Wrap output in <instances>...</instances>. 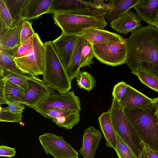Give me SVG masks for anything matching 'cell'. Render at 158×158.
<instances>
[{
    "mask_svg": "<svg viewBox=\"0 0 158 158\" xmlns=\"http://www.w3.org/2000/svg\"><path fill=\"white\" fill-rule=\"evenodd\" d=\"M33 44V36L22 44L18 48L14 56L19 58L26 56L31 49Z\"/></svg>",
    "mask_w": 158,
    "mask_h": 158,
    "instance_id": "836d02e7",
    "label": "cell"
},
{
    "mask_svg": "<svg viewBox=\"0 0 158 158\" xmlns=\"http://www.w3.org/2000/svg\"><path fill=\"white\" fill-rule=\"evenodd\" d=\"M141 19L136 13L129 10L110 22L111 28L117 32L126 35L140 27Z\"/></svg>",
    "mask_w": 158,
    "mask_h": 158,
    "instance_id": "5bb4252c",
    "label": "cell"
},
{
    "mask_svg": "<svg viewBox=\"0 0 158 158\" xmlns=\"http://www.w3.org/2000/svg\"><path fill=\"white\" fill-rule=\"evenodd\" d=\"M84 40L83 37L79 36L70 64L66 70L71 82L80 71L81 52Z\"/></svg>",
    "mask_w": 158,
    "mask_h": 158,
    "instance_id": "cb8c5ba5",
    "label": "cell"
},
{
    "mask_svg": "<svg viewBox=\"0 0 158 158\" xmlns=\"http://www.w3.org/2000/svg\"><path fill=\"white\" fill-rule=\"evenodd\" d=\"M10 29L6 24L0 19V37L6 34Z\"/></svg>",
    "mask_w": 158,
    "mask_h": 158,
    "instance_id": "f35d334b",
    "label": "cell"
},
{
    "mask_svg": "<svg viewBox=\"0 0 158 158\" xmlns=\"http://www.w3.org/2000/svg\"><path fill=\"white\" fill-rule=\"evenodd\" d=\"M140 0H111L109 1L110 7L105 16L110 22L121 15L137 5Z\"/></svg>",
    "mask_w": 158,
    "mask_h": 158,
    "instance_id": "603a6c76",
    "label": "cell"
},
{
    "mask_svg": "<svg viewBox=\"0 0 158 158\" xmlns=\"http://www.w3.org/2000/svg\"><path fill=\"white\" fill-rule=\"evenodd\" d=\"M16 153L15 148L6 145H1L0 146V156L11 158L15 156Z\"/></svg>",
    "mask_w": 158,
    "mask_h": 158,
    "instance_id": "74e56055",
    "label": "cell"
},
{
    "mask_svg": "<svg viewBox=\"0 0 158 158\" xmlns=\"http://www.w3.org/2000/svg\"><path fill=\"white\" fill-rule=\"evenodd\" d=\"M127 85L128 84L124 81L119 82L115 85L112 92L113 98L119 102L125 94Z\"/></svg>",
    "mask_w": 158,
    "mask_h": 158,
    "instance_id": "d590c367",
    "label": "cell"
},
{
    "mask_svg": "<svg viewBox=\"0 0 158 158\" xmlns=\"http://www.w3.org/2000/svg\"><path fill=\"white\" fill-rule=\"evenodd\" d=\"M14 55L0 49V69L24 74L18 69L14 61Z\"/></svg>",
    "mask_w": 158,
    "mask_h": 158,
    "instance_id": "83f0119b",
    "label": "cell"
},
{
    "mask_svg": "<svg viewBox=\"0 0 158 158\" xmlns=\"http://www.w3.org/2000/svg\"><path fill=\"white\" fill-rule=\"evenodd\" d=\"M131 73L138 77L140 81L153 90L158 92V77L151 74L140 71Z\"/></svg>",
    "mask_w": 158,
    "mask_h": 158,
    "instance_id": "f546056e",
    "label": "cell"
},
{
    "mask_svg": "<svg viewBox=\"0 0 158 158\" xmlns=\"http://www.w3.org/2000/svg\"><path fill=\"white\" fill-rule=\"evenodd\" d=\"M53 0H26L22 13L23 20L34 19L47 13Z\"/></svg>",
    "mask_w": 158,
    "mask_h": 158,
    "instance_id": "d6986e66",
    "label": "cell"
},
{
    "mask_svg": "<svg viewBox=\"0 0 158 158\" xmlns=\"http://www.w3.org/2000/svg\"><path fill=\"white\" fill-rule=\"evenodd\" d=\"M25 93L20 87L4 79H0V104L7 102H22Z\"/></svg>",
    "mask_w": 158,
    "mask_h": 158,
    "instance_id": "2e32d148",
    "label": "cell"
},
{
    "mask_svg": "<svg viewBox=\"0 0 158 158\" xmlns=\"http://www.w3.org/2000/svg\"><path fill=\"white\" fill-rule=\"evenodd\" d=\"M39 139L47 154L54 158H78L79 154L63 136L51 133H45L40 135Z\"/></svg>",
    "mask_w": 158,
    "mask_h": 158,
    "instance_id": "9c48e42d",
    "label": "cell"
},
{
    "mask_svg": "<svg viewBox=\"0 0 158 158\" xmlns=\"http://www.w3.org/2000/svg\"><path fill=\"white\" fill-rule=\"evenodd\" d=\"M126 40V63L131 71H143L158 77V28L148 25L141 27Z\"/></svg>",
    "mask_w": 158,
    "mask_h": 158,
    "instance_id": "6da1fadb",
    "label": "cell"
},
{
    "mask_svg": "<svg viewBox=\"0 0 158 158\" xmlns=\"http://www.w3.org/2000/svg\"><path fill=\"white\" fill-rule=\"evenodd\" d=\"M45 118L50 119L59 127L70 130L77 124L80 118V111L60 109H50L37 112Z\"/></svg>",
    "mask_w": 158,
    "mask_h": 158,
    "instance_id": "7c38bea8",
    "label": "cell"
},
{
    "mask_svg": "<svg viewBox=\"0 0 158 158\" xmlns=\"http://www.w3.org/2000/svg\"><path fill=\"white\" fill-rule=\"evenodd\" d=\"M123 110L142 141L158 152V119L153 101Z\"/></svg>",
    "mask_w": 158,
    "mask_h": 158,
    "instance_id": "7a4b0ae2",
    "label": "cell"
},
{
    "mask_svg": "<svg viewBox=\"0 0 158 158\" xmlns=\"http://www.w3.org/2000/svg\"><path fill=\"white\" fill-rule=\"evenodd\" d=\"M98 120L101 131L106 141V145L115 150L117 145L116 132L112 123L109 109L101 114Z\"/></svg>",
    "mask_w": 158,
    "mask_h": 158,
    "instance_id": "7402d4cb",
    "label": "cell"
},
{
    "mask_svg": "<svg viewBox=\"0 0 158 158\" xmlns=\"http://www.w3.org/2000/svg\"><path fill=\"white\" fill-rule=\"evenodd\" d=\"M102 138L100 131L92 126L85 130L82 145L79 150L83 158H94L96 150Z\"/></svg>",
    "mask_w": 158,
    "mask_h": 158,
    "instance_id": "9a60e30c",
    "label": "cell"
},
{
    "mask_svg": "<svg viewBox=\"0 0 158 158\" xmlns=\"http://www.w3.org/2000/svg\"><path fill=\"white\" fill-rule=\"evenodd\" d=\"M153 102L156 108L155 114L158 119V97L153 99Z\"/></svg>",
    "mask_w": 158,
    "mask_h": 158,
    "instance_id": "ab89813d",
    "label": "cell"
},
{
    "mask_svg": "<svg viewBox=\"0 0 158 158\" xmlns=\"http://www.w3.org/2000/svg\"><path fill=\"white\" fill-rule=\"evenodd\" d=\"M116 132L117 145L116 150L119 158H136L130 147Z\"/></svg>",
    "mask_w": 158,
    "mask_h": 158,
    "instance_id": "4dcf8cb0",
    "label": "cell"
},
{
    "mask_svg": "<svg viewBox=\"0 0 158 158\" xmlns=\"http://www.w3.org/2000/svg\"><path fill=\"white\" fill-rule=\"evenodd\" d=\"M45 48L38 34L33 35V47L26 56L15 58L18 69L23 73L32 76L43 75L45 66Z\"/></svg>",
    "mask_w": 158,
    "mask_h": 158,
    "instance_id": "52a82bcc",
    "label": "cell"
},
{
    "mask_svg": "<svg viewBox=\"0 0 158 158\" xmlns=\"http://www.w3.org/2000/svg\"><path fill=\"white\" fill-rule=\"evenodd\" d=\"M141 20L155 26L158 15V0H140L133 7Z\"/></svg>",
    "mask_w": 158,
    "mask_h": 158,
    "instance_id": "ac0fdd59",
    "label": "cell"
},
{
    "mask_svg": "<svg viewBox=\"0 0 158 158\" xmlns=\"http://www.w3.org/2000/svg\"><path fill=\"white\" fill-rule=\"evenodd\" d=\"M155 26L158 28V15L155 23Z\"/></svg>",
    "mask_w": 158,
    "mask_h": 158,
    "instance_id": "60d3db41",
    "label": "cell"
},
{
    "mask_svg": "<svg viewBox=\"0 0 158 158\" xmlns=\"http://www.w3.org/2000/svg\"><path fill=\"white\" fill-rule=\"evenodd\" d=\"M94 57L92 44L84 38L81 52V68L86 66L90 67L91 65L94 63L93 60Z\"/></svg>",
    "mask_w": 158,
    "mask_h": 158,
    "instance_id": "f1b7e54d",
    "label": "cell"
},
{
    "mask_svg": "<svg viewBox=\"0 0 158 158\" xmlns=\"http://www.w3.org/2000/svg\"><path fill=\"white\" fill-rule=\"evenodd\" d=\"M32 23L24 20L21 33V44L32 37L35 32L32 27Z\"/></svg>",
    "mask_w": 158,
    "mask_h": 158,
    "instance_id": "d6a6232c",
    "label": "cell"
},
{
    "mask_svg": "<svg viewBox=\"0 0 158 158\" xmlns=\"http://www.w3.org/2000/svg\"><path fill=\"white\" fill-rule=\"evenodd\" d=\"M23 20L15 27L10 28L0 37V49L15 52L20 46L21 33Z\"/></svg>",
    "mask_w": 158,
    "mask_h": 158,
    "instance_id": "44dd1931",
    "label": "cell"
},
{
    "mask_svg": "<svg viewBox=\"0 0 158 158\" xmlns=\"http://www.w3.org/2000/svg\"><path fill=\"white\" fill-rule=\"evenodd\" d=\"M112 123L115 132L138 158L142 149V141L126 116L119 102L113 98L109 109Z\"/></svg>",
    "mask_w": 158,
    "mask_h": 158,
    "instance_id": "5b68a950",
    "label": "cell"
},
{
    "mask_svg": "<svg viewBox=\"0 0 158 158\" xmlns=\"http://www.w3.org/2000/svg\"><path fill=\"white\" fill-rule=\"evenodd\" d=\"M106 14L81 15L67 13L54 14L55 24L60 27L62 33L79 35L82 33L94 28L103 29L107 25Z\"/></svg>",
    "mask_w": 158,
    "mask_h": 158,
    "instance_id": "277c9868",
    "label": "cell"
},
{
    "mask_svg": "<svg viewBox=\"0 0 158 158\" xmlns=\"http://www.w3.org/2000/svg\"><path fill=\"white\" fill-rule=\"evenodd\" d=\"M142 149L138 158H158V152L152 149L143 141L141 142Z\"/></svg>",
    "mask_w": 158,
    "mask_h": 158,
    "instance_id": "8d00e7d4",
    "label": "cell"
},
{
    "mask_svg": "<svg viewBox=\"0 0 158 158\" xmlns=\"http://www.w3.org/2000/svg\"><path fill=\"white\" fill-rule=\"evenodd\" d=\"M0 121L10 123H20L22 120V114L15 113L8 109V107L0 106Z\"/></svg>",
    "mask_w": 158,
    "mask_h": 158,
    "instance_id": "1f68e13d",
    "label": "cell"
},
{
    "mask_svg": "<svg viewBox=\"0 0 158 158\" xmlns=\"http://www.w3.org/2000/svg\"><path fill=\"white\" fill-rule=\"evenodd\" d=\"M79 88L89 92L96 86V80L93 75L85 71H80L76 77Z\"/></svg>",
    "mask_w": 158,
    "mask_h": 158,
    "instance_id": "4316f807",
    "label": "cell"
},
{
    "mask_svg": "<svg viewBox=\"0 0 158 158\" xmlns=\"http://www.w3.org/2000/svg\"><path fill=\"white\" fill-rule=\"evenodd\" d=\"M0 19L10 28H13V22L9 11L2 0H0Z\"/></svg>",
    "mask_w": 158,
    "mask_h": 158,
    "instance_id": "e575fe53",
    "label": "cell"
},
{
    "mask_svg": "<svg viewBox=\"0 0 158 158\" xmlns=\"http://www.w3.org/2000/svg\"><path fill=\"white\" fill-rule=\"evenodd\" d=\"M30 76L31 75L28 74L0 69V79L3 78L20 87L25 90V92L29 88L28 79Z\"/></svg>",
    "mask_w": 158,
    "mask_h": 158,
    "instance_id": "484cf974",
    "label": "cell"
},
{
    "mask_svg": "<svg viewBox=\"0 0 158 158\" xmlns=\"http://www.w3.org/2000/svg\"><path fill=\"white\" fill-rule=\"evenodd\" d=\"M28 81L29 88L25 92L21 103L33 109L54 92L36 77L30 76Z\"/></svg>",
    "mask_w": 158,
    "mask_h": 158,
    "instance_id": "8fae6325",
    "label": "cell"
},
{
    "mask_svg": "<svg viewBox=\"0 0 158 158\" xmlns=\"http://www.w3.org/2000/svg\"><path fill=\"white\" fill-rule=\"evenodd\" d=\"M102 0H53L47 13L81 15L107 14Z\"/></svg>",
    "mask_w": 158,
    "mask_h": 158,
    "instance_id": "8992f818",
    "label": "cell"
},
{
    "mask_svg": "<svg viewBox=\"0 0 158 158\" xmlns=\"http://www.w3.org/2000/svg\"><path fill=\"white\" fill-rule=\"evenodd\" d=\"M79 35L83 37L92 45L117 42L126 39L116 33L98 28L87 30Z\"/></svg>",
    "mask_w": 158,
    "mask_h": 158,
    "instance_id": "e0dca14e",
    "label": "cell"
},
{
    "mask_svg": "<svg viewBox=\"0 0 158 158\" xmlns=\"http://www.w3.org/2000/svg\"><path fill=\"white\" fill-rule=\"evenodd\" d=\"M79 36L62 33L59 37L52 41L66 70L70 64Z\"/></svg>",
    "mask_w": 158,
    "mask_h": 158,
    "instance_id": "4fadbf2b",
    "label": "cell"
},
{
    "mask_svg": "<svg viewBox=\"0 0 158 158\" xmlns=\"http://www.w3.org/2000/svg\"><path fill=\"white\" fill-rule=\"evenodd\" d=\"M153 101V99L128 84L125 94L119 102L123 109L149 104Z\"/></svg>",
    "mask_w": 158,
    "mask_h": 158,
    "instance_id": "ffe728a7",
    "label": "cell"
},
{
    "mask_svg": "<svg viewBox=\"0 0 158 158\" xmlns=\"http://www.w3.org/2000/svg\"><path fill=\"white\" fill-rule=\"evenodd\" d=\"M92 46L94 57L101 63L113 67L126 63L127 57L126 39L123 41Z\"/></svg>",
    "mask_w": 158,
    "mask_h": 158,
    "instance_id": "ba28073f",
    "label": "cell"
},
{
    "mask_svg": "<svg viewBox=\"0 0 158 158\" xmlns=\"http://www.w3.org/2000/svg\"><path fill=\"white\" fill-rule=\"evenodd\" d=\"M10 14L13 27L24 20L22 15L26 0H2Z\"/></svg>",
    "mask_w": 158,
    "mask_h": 158,
    "instance_id": "d4e9b609",
    "label": "cell"
},
{
    "mask_svg": "<svg viewBox=\"0 0 158 158\" xmlns=\"http://www.w3.org/2000/svg\"><path fill=\"white\" fill-rule=\"evenodd\" d=\"M50 109H60L80 111L82 110L79 97L73 91L63 94L53 92L39 103L33 109L38 112Z\"/></svg>",
    "mask_w": 158,
    "mask_h": 158,
    "instance_id": "30bf717a",
    "label": "cell"
},
{
    "mask_svg": "<svg viewBox=\"0 0 158 158\" xmlns=\"http://www.w3.org/2000/svg\"><path fill=\"white\" fill-rule=\"evenodd\" d=\"M44 44L45 57L43 81L48 87L60 94L67 92L71 86L66 71L52 41H46Z\"/></svg>",
    "mask_w": 158,
    "mask_h": 158,
    "instance_id": "3957f363",
    "label": "cell"
}]
</instances>
